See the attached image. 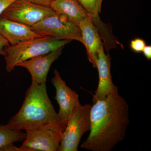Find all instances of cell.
<instances>
[{
    "mask_svg": "<svg viewBox=\"0 0 151 151\" xmlns=\"http://www.w3.org/2000/svg\"><path fill=\"white\" fill-rule=\"evenodd\" d=\"M129 108L118 89L93 103L90 111L88 137L81 148L92 151H111L124 139L129 124Z\"/></svg>",
    "mask_w": 151,
    "mask_h": 151,
    "instance_id": "obj_1",
    "label": "cell"
},
{
    "mask_svg": "<svg viewBox=\"0 0 151 151\" xmlns=\"http://www.w3.org/2000/svg\"><path fill=\"white\" fill-rule=\"evenodd\" d=\"M49 124L64 126L49 98L46 84L32 82L21 108L6 126L12 129L21 131Z\"/></svg>",
    "mask_w": 151,
    "mask_h": 151,
    "instance_id": "obj_2",
    "label": "cell"
},
{
    "mask_svg": "<svg viewBox=\"0 0 151 151\" xmlns=\"http://www.w3.org/2000/svg\"><path fill=\"white\" fill-rule=\"evenodd\" d=\"M71 40L42 36L24 42L5 49L6 69L10 72L19 63L63 47Z\"/></svg>",
    "mask_w": 151,
    "mask_h": 151,
    "instance_id": "obj_3",
    "label": "cell"
},
{
    "mask_svg": "<svg viewBox=\"0 0 151 151\" xmlns=\"http://www.w3.org/2000/svg\"><path fill=\"white\" fill-rule=\"evenodd\" d=\"M92 105H80L71 113L63 132L58 151H77L81 138L90 130Z\"/></svg>",
    "mask_w": 151,
    "mask_h": 151,
    "instance_id": "obj_4",
    "label": "cell"
},
{
    "mask_svg": "<svg viewBox=\"0 0 151 151\" xmlns=\"http://www.w3.org/2000/svg\"><path fill=\"white\" fill-rule=\"evenodd\" d=\"M65 126L49 124L26 129V137L19 151H57Z\"/></svg>",
    "mask_w": 151,
    "mask_h": 151,
    "instance_id": "obj_5",
    "label": "cell"
},
{
    "mask_svg": "<svg viewBox=\"0 0 151 151\" xmlns=\"http://www.w3.org/2000/svg\"><path fill=\"white\" fill-rule=\"evenodd\" d=\"M31 28L41 36L76 40L82 43L81 31L78 25L58 14L55 13L47 17Z\"/></svg>",
    "mask_w": 151,
    "mask_h": 151,
    "instance_id": "obj_6",
    "label": "cell"
},
{
    "mask_svg": "<svg viewBox=\"0 0 151 151\" xmlns=\"http://www.w3.org/2000/svg\"><path fill=\"white\" fill-rule=\"evenodd\" d=\"M55 13L50 8L37 5L26 0H15L6 9L1 16L31 27Z\"/></svg>",
    "mask_w": 151,
    "mask_h": 151,
    "instance_id": "obj_7",
    "label": "cell"
},
{
    "mask_svg": "<svg viewBox=\"0 0 151 151\" xmlns=\"http://www.w3.org/2000/svg\"><path fill=\"white\" fill-rule=\"evenodd\" d=\"M54 74L51 81L56 89L55 99L59 105L58 116L62 124L65 127L71 113L81 104L78 94L66 85L56 69L54 70Z\"/></svg>",
    "mask_w": 151,
    "mask_h": 151,
    "instance_id": "obj_8",
    "label": "cell"
},
{
    "mask_svg": "<svg viewBox=\"0 0 151 151\" xmlns=\"http://www.w3.org/2000/svg\"><path fill=\"white\" fill-rule=\"evenodd\" d=\"M63 47L24 60L19 63L17 66L24 68L28 70L31 75L32 82L46 84L50 66L61 55Z\"/></svg>",
    "mask_w": 151,
    "mask_h": 151,
    "instance_id": "obj_9",
    "label": "cell"
},
{
    "mask_svg": "<svg viewBox=\"0 0 151 151\" xmlns=\"http://www.w3.org/2000/svg\"><path fill=\"white\" fill-rule=\"evenodd\" d=\"M81 31L82 43L85 46L89 62L97 67V61L100 50L103 46L99 32L92 19L88 16L78 24Z\"/></svg>",
    "mask_w": 151,
    "mask_h": 151,
    "instance_id": "obj_10",
    "label": "cell"
},
{
    "mask_svg": "<svg viewBox=\"0 0 151 151\" xmlns=\"http://www.w3.org/2000/svg\"><path fill=\"white\" fill-rule=\"evenodd\" d=\"M96 65L99 73V83L97 90L93 95V103L105 98L118 89L112 81L111 57L109 54L105 53L103 47L100 50Z\"/></svg>",
    "mask_w": 151,
    "mask_h": 151,
    "instance_id": "obj_11",
    "label": "cell"
},
{
    "mask_svg": "<svg viewBox=\"0 0 151 151\" xmlns=\"http://www.w3.org/2000/svg\"><path fill=\"white\" fill-rule=\"evenodd\" d=\"M0 35L11 46L42 37L36 33L30 27L1 16H0Z\"/></svg>",
    "mask_w": 151,
    "mask_h": 151,
    "instance_id": "obj_12",
    "label": "cell"
},
{
    "mask_svg": "<svg viewBox=\"0 0 151 151\" xmlns=\"http://www.w3.org/2000/svg\"><path fill=\"white\" fill-rule=\"evenodd\" d=\"M50 8L55 13L65 17L78 26L81 21L88 16L78 0H54Z\"/></svg>",
    "mask_w": 151,
    "mask_h": 151,
    "instance_id": "obj_13",
    "label": "cell"
},
{
    "mask_svg": "<svg viewBox=\"0 0 151 151\" xmlns=\"http://www.w3.org/2000/svg\"><path fill=\"white\" fill-rule=\"evenodd\" d=\"M26 133L11 129L6 125H0V151H19L13 143L24 141Z\"/></svg>",
    "mask_w": 151,
    "mask_h": 151,
    "instance_id": "obj_14",
    "label": "cell"
},
{
    "mask_svg": "<svg viewBox=\"0 0 151 151\" xmlns=\"http://www.w3.org/2000/svg\"><path fill=\"white\" fill-rule=\"evenodd\" d=\"M85 10L88 16L92 19V22L102 37H105L111 33L109 28L101 21L97 9V0H78Z\"/></svg>",
    "mask_w": 151,
    "mask_h": 151,
    "instance_id": "obj_15",
    "label": "cell"
},
{
    "mask_svg": "<svg viewBox=\"0 0 151 151\" xmlns=\"http://www.w3.org/2000/svg\"><path fill=\"white\" fill-rule=\"evenodd\" d=\"M146 45L145 41L140 38H136L131 41L130 47L133 51L137 53L142 52Z\"/></svg>",
    "mask_w": 151,
    "mask_h": 151,
    "instance_id": "obj_16",
    "label": "cell"
},
{
    "mask_svg": "<svg viewBox=\"0 0 151 151\" xmlns=\"http://www.w3.org/2000/svg\"><path fill=\"white\" fill-rule=\"evenodd\" d=\"M26 1L37 5L50 8L52 3L54 0H26Z\"/></svg>",
    "mask_w": 151,
    "mask_h": 151,
    "instance_id": "obj_17",
    "label": "cell"
},
{
    "mask_svg": "<svg viewBox=\"0 0 151 151\" xmlns=\"http://www.w3.org/2000/svg\"><path fill=\"white\" fill-rule=\"evenodd\" d=\"M10 44L7 41L0 35V55L5 56L6 52L5 49L8 46H9Z\"/></svg>",
    "mask_w": 151,
    "mask_h": 151,
    "instance_id": "obj_18",
    "label": "cell"
},
{
    "mask_svg": "<svg viewBox=\"0 0 151 151\" xmlns=\"http://www.w3.org/2000/svg\"><path fill=\"white\" fill-rule=\"evenodd\" d=\"M15 0H0V16L10 4Z\"/></svg>",
    "mask_w": 151,
    "mask_h": 151,
    "instance_id": "obj_19",
    "label": "cell"
},
{
    "mask_svg": "<svg viewBox=\"0 0 151 151\" xmlns=\"http://www.w3.org/2000/svg\"><path fill=\"white\" fill-rule=\"evenodd\" d=\"M144 55L148 60L151 59V46L146 45L143 50V52Z\"/></svg>",
    "mask_w": 151,
    "mask_h": 151,
    "instance_id": "obj_20",
    "label": "cell"
},
{
    "mask_svg": "<svg viewBox=\"0 0 151 151\" xmlns=\"http://www.w3.org/2000/svg\"><path fill=\"white\" fill-rule=\"evenodd\" d=\"M103 0H97L96 5H97V12L99 13L101 12V6H102V2Z\"/></svg>",
    "mask_w": 151,
    "mask_h": 151,
    "instance_id": "obj_21",
    "label": "cell"
}]
</instances>
